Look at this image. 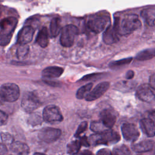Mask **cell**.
<instances>
[{"label":"cell","mask_w":155,"mask_h":155,"mask_svg":"<svg viewBox=\"0 0 155 155\" xmlns=\"http://www.w3.org/2000/svg\"><path fill=\"white\" fill-rule=\"evenodd\" d=\"M141 22L137 15H125L122 18H114L113 26L119 35H129L141 27Z\"/></svg>","instance_id":"obj_1"},{"label":"cell","mask_w":155,"mask_h":155,"mask_svg":"<svg viewBox=\"0 0 155 155\" xmlns=\"http://www.w3.org/2000/svg\"><path fill=\"white\" fill-rule=\"evenodd\" d=\"M17 24L18 19L13 16L7 17L1 20L0 37L1 46H5L10 42Z\"/></svg>","instance_id":"obj_2"},{"label":"cell","mask_w":155,"mask_h":155,"mask_svg":"<svg viewBox=\"0 0 155 155\" xmlns=\"http://www.w3.org/2000/svg\"><path fill=\"white\" fill-rule=\"evenodd\" d=\"M110 24V18L107 14L97 13L91 15L87 21V27L94 33H99Z\"/></svg>","instance_id":"obj_3"},{"label":"cell","mask_w":155,"mask_h":155,"mask_svg":"<svg viewBox=\"0 0 155 155\" xmlns=\"http://www.w3.org/2000/svg\"><path fill=\"white\" fill-rule=\"evenodd\" d=\"M120 139V137L117 132L108 129L102 133L90 136L89 140L93 145H109L119 142Z\"/></svg>","instance_id":"obj_4"},{"label":"cell","mask_w":155,"mask_h":155,"mask_svg":"<svg viewBox=\"0 0 155 155\" xmlns=\"http://www.w3.org/2000/svg\"><path fill=\"white\" fill-rule=\"evenodd\" d=\"M78 28L73 24L67 25L62 28L60 35V43L64 47H71L74 42L76 36L78 35Z\"/></svg>","instance_id":"obj_5"},{"label":"cell","mask_w":155,"mask_h":155,"mask_svg":"<svg viewBox=\"0 0 155 155\" xmlns=\"http://www.w3.org/2000/svg\"><path fill=\"white\" fill-rule=\"evenodd\" d=\"M19 88L15 84L5 83L1 87V97L5 102L16 101L19 98Z\"/></svg>","instance_id":"obj_6"},{"label":"cell","mask_w":155,"mask_h":155,"mask_svg":"<svg viewBox=\"0 0 155 155\" xmlns=\"http://www.w3.org/2000/svg\"><path fill=\"white\" fill-rule=\"evenodd\" d=\"M40 105V101L38 96L31 91L26 92L21 101V107L27 113H31Z\"/></svg>","instance_id":"obj_7"},{"label":"cell","mask_w":155,"mask_h":155,"mask_svg":"<svg viewBox=\"0 0 155 155\" xmlns=\"http://www.w3.org/2000/svg\"><path fill=\"white\" fill-rule=\"evenodd\" d=\"M42 116L44 120L48 123L59 122L63 120V116L59 108L53 105L45 107L43 110Z\"/></svg>","instance_id":"obj_8"},{"label":"cell","mask_w":155,"mask_h":155,"mask_svg":"<svg viewBox=\"0 0 155 155\" xmlns=\"http://www.w3.org/2000/svg\"><path fill=\"white\" fill-rule=\"evenodd\" d=\"M61 135V131L54 128H44L38 133L39 138L47 143H51L57 140Z\"/></svg>","instance_id":"obj_9"},{"label":"cell","mask_w":155,"mask_h":155,"mask_svg":"<svg viewBox=\"0 0 155 155\" xmlns=\"http://www.w3.org/2000/svg\"><path fill=\"white\" fill-rule=\"evenodd\" d=\"M121 131L124 138L128 141L134 142L139 137V131L136 126L133 124H124L121 127Z\"/></svg>","instance_id":"obj_10"},{"label":"cell","mask_w":155,"mask_h":155,"mask_svg":"<svg viewBox=\"0 0 155 155\" xmlns=\"http://www.w3.org/2000/svg\"><path fill=\"white\" fill-rule=\"evenodd\" d=\"M34 28L30 25L23 27L18 32L16 38V43L19 45L27 44L30 42L33 38Z\"/></svg>","instance_id":"obj_11"},{"label":"cell","mask_w":155,"mask_h":155,"mask_svg":"<svg viewBox=\"0 0 155 155\" xmlns=\"http://www.w3.org/2000/svg\"><path fill=\"white\" fill-rule=\"evenodd\" d=\"M150 85L143 84L139 87L136 91L137 97L142 101L150 103L155 100V94Z\"/></svg>","instance_id":"obj_12"},{"label":"cell","mask_w":155,"mask_h":155,"mask_svg":"<svg viewBox=\"0 0 155 155\" xmlns=\"http://www.w3.org/2000/svg\"><path fill=\"white\" fill-rule=\"evenodd\" d=\"M110 83L108 82H102L98 84L86 96L87 101H94L102 96L109 88Z\"/></svg>","instance_id":"obj_13"},{"label":"cell","mask_w":155,"mask_h":155,"mask_svg":"<svg viewBox=\"0 0 155 155\" xmlns=\"http://www.w3.org/2000/svg\"><path fill=\"white\" fill-rule=\"evenodd\" d=\"M102 122L108 128H111L116 122L117 117L114 111L111 109H104L100 114Z\"/></svg>","instance_id":"obj_14"},{"label":"cell","mask_w":155,"mask_h":155,"mask_svg":"<svg viewBox=\"0 0 155 155\" xmlns=\"http://www.w3.org/2000/svg\"><path fill=\"white\" fill-rule=\"evenodd\" d=\"M116 28L113 25H109L104 31L102 35V39L104 43L108 45L114 44L119 41V39Z\"/></svg>","instance_id":"obj_15"},{"label":"cell","mask_w":155,"mask_h":155,"mask_svg":"<svg viewBox=\"0 0 155 155\" xmlns=\"http://www.w3.org/2000/svg\"><path fill=\"white\" fill-rule=\"evenodd\" d=\"M140 127L148 137H151L155 136V123L153 119L149 118L142 119L140 122Z\"/></svg>","instance_id":"obj_16"},{"label":"cell","mask_w":155,"mask_h":155,"mask_svg":"<svg viewBox=\"0 0 155 155\" xmlns=\"http://www.w3.org/2000/svg\"><path fill=\"white\" fill-rule=\"evenodd\" d=\"M64 72L62 67L58 66H50L44 68L42 71V75L46 78H55L61 76Z\"/></svg>","instance_id":"obj_17"},{"label":"cell","mask_w":155,"mask_h":155,"mask_svg":"<svg viewBox=\"0 0 155 155\" xmlns=\"http://www.w3.org/2000/svg\"><path fill=\"white\" fill-rule=\"evenodd\" d=\"M153 147L154 142L150 140H143L132 145L133 150L137 153H144L153 150Z\"/></svg>","instance_id":"obj_18"},{"label":"cell","mask_w":155,"mask_h":155,"mask_svg":"<svg viewBox=\"0 0 155 155\" xmlns=\"http://www.w3.org/2000/svg\"><path fill=\"white\" fill-rule=\"evenodd\" d=\"M10 150L18 155H27L29 153V147L28 145L19 141L13 142L10 144Z\"/></svg>","instance_id":"obj_19"},{"label":"cell","mask_w":155,"mask_h":155,"mask_svg":"<svg viewBox=\"0 0 155 155\" xmlns=\"http://www.w3.org/2000/svg\"><path fill=\"white\" fill-rule=\"evenodd\" d=\"M48 33L45 27H42L36 38V42L42 48H45L48 45Z\"/></svg>","instance_id":"obj_20"},{"label":"cell","mask_w":155,"mask_h":155,"mask_svg":"<svg viewBox=\"0 0 155 155\" xmlns=\"http://www.w3.org/2000/svg\"><path fill=\"white\" fill-rule=\"evenodd\" d=\"M62 30L61 19L59 18H54L50 24V33L51 37L57 36Z\"/></svg>","instance_id":"obj_21"},{"label":"cell","mask_w":155,"mask_h":155,"mask_svg":"<svg viewBox=\"0 0 155 155\" xmlns=\"http://www.w3.org/2000/svg\"><path fill=\"white\" fill-rule=\"evenodd\" d=\"M155 57V48H147L139 52L135 58L138 61H147Z\"/></svg>","instance_id":"obj_22"},{"label":"cell","mask_w":155,"mask_h":155,"mask_svg":"<svg viewBox=\"0 0 155 155\" xmlns=\"http://www.w3.org/2000/svg\"><path fill=\"white\" fill-rule=\"evenodd\" d=\"M141 16L148 25L152 26L155 24V10L150 8L143 10L141 12Z\"/></svg>","instance_id":"obj_23"},{"label":"cell","mask_w":155,"mask_h":155,"mask_svg":"<svg viewBox=\"0 0 155 155\" xmlns=\"http://www.w3.org/2000/svg\"><path fill=\"white\" fill-rule=\"evenodd\" d=\"M93 87L92 83H88L81 88H79L76 92V97L79 99L85 98L88 94L91 91V89Z\"/></svg>","instance_id":"obj_24"},{"label":"cell","mask_w":155,"mask_h":155,"mask_svg":"<svg viewBox=\"0 0 155 155\" xmlns=\"http://www.w3.org/2000/svg\"><path fill=\"white\" fill-rule=\"evenodd\" d=\"M90 128L91 130L96 133H102L110 128H107L102 122V121H93L91 122L90 125Z\"/></svg>","instance_id":"obj_25"},{"label":"cell","mask_w":155,"mask_h":155,"mask_svg":"<svg viewBox=\"0 0 155 155\" xmlns=\"http://www.w3.org/2000/svg\"><path fill=\"white\" fill-rule=\"evenodd\" d=\"M82 144L79 140H73L67 145V152L70 154H74L79 152Z\"/></svg>","instance_id":"obj_26"},{"label":"cell","mask_w":155,"mask_h":155,"mask_svg":"<svg viewBox=\"0 0 155 155\" xmlns=\"http://www.w3.org/2000/svg\"><path fill=\"white\" fill-rule=\"evenodd\" d=\"M113 155H131L128 147L125 145H120L115 147L113 150Z\"/></svg>","instance_id":"obj_27"},{"label":"cell","mask_w":155,"mask_h":155,"mask_svg":"<svg viewBox=\"0 0 155 155\" xmlns=\"http://www.w3.org/2000/svg\"><path fill=\"white\" fill-rule=\"evenodd\" d=\"M29 47L27 44L19 45L16 50V56L18 59H24L28 53Z\"/></svg>","instance_id":"obj_28"},{"label":"cell","mask_w":155,"mask_h":155,"mask_svg":"<svg viewBox=\"0 0 155 155\" xmlns=\"http://www.w3.org/2000/svg\"><path fill=\"white\" fill-rule=\"evenodd\" d=\"M131 60H132V58H124V59L117 60V61H112L110 63L109 66L111 68H115V67H120V66L129 64L131 61Z\"/></svg>","instance_id":"obj_29"},{"label":"cell","mask_w":155,"mask_h":155,"mask_svg":"<svg viewBox=\"0 0 155 155\" xmlns=\"http://www.w3.org/2000/svg\"><path fill=\"white\" fill-rule=\"evenodd\" d=\"M1 137L2 141L4 144H12L13 142V137L8 133H1Z\"/></svg>","instance_id":"obj_30"},{"label":"cell","mask_w":155,"mask_h":155,"mask_svg":"<svg viewBox=\"0 0 155 155\" xmlns=\"http://www.w3.org/2000/svg\"><path fill=\"white\" fill-rule=\"evenodd\" d=\"M87 127H88L87 122L84 121V122H81L80 124V125H79V127L74 134V137H79L81 133H82L87 130Z\"/></svg>","instance_id":"obj_31"},{"label":"cell","mask_w":155,"mask_h":155,"mask_svg":"<svg viewBox=\"0 0 155 155\" xmlns=\"http://www.w3.org/2000/svg\"><path fill=\"white\" fill-rule=\"evenodd\" d=\"M29 122L32 125H36L40 124L41 122V117L37 115H33L29 118Z\"/></svg>","instance_id":"obj_32"},{"label":"cell","mask_w":155,"mask_h":155,"mask_svg":"<svg viewBox=\"0 0 155 155\" xmlns=\"http://www.w3.org/2000/svg\"><path fill=\"white\" fill-rule=\"evenodd\" d=\"M0 116H1V125H5L7 123V121L8 120L7 114L5 112L1 110Z\"/></svg>","instance_id":"obj_33"},{"label":"cell","mask_w":155,"mask_h":155,"mask_svg":"<svg viewBox=\"0 0 155 155\" xmlns=\"http://www.w3.org/2000/svg\"><path fill=\"white\" fill-rule=\"evenodd\" d=\"M101 74H102L101 73H93V74L85 75L81 79V81H88L94 78V77H98L99 76H101Z\"/></svg>","instance_id":"obj_34"},{"label":"cell","mask_w":155,"mask_h":155,"mask_svg":"<svg viewBox=\"0 0 155 155\" xmlns=\"http://www.w3.org/2000/svg\"><path fill=\"white\" fill-rule=\"evenodd\" d=\"M97 155H113V153L111 152V151L108 149L104 148L100 150L97 153Z\"/></svg>","instance_id":"obj_35"},{"label":"cell","mask_w":155,"mask_h":155,"mask_svg":"<svg viewBox=\"0 0 155 155\" xmlns=\"http://www.w3.org/2000/svg\"><path fill=\"white\" fill-rule=\"evenodd\" d=\"M79 140L82 144V146H85V147H88L90 145V142H88V139L86 136H83L81 137L79 139Z\"/></svg>","instance_id":"obj_36"},{"label":"cell","mask_w":155,"mask_h":155,"mask_svg":"<svg viewBox=\"0 0 155 155\" xmlns=\"http://www.w3.org/2000/svg\"><path fill=\"white\" fill-rule=\"evenodd\" d=\"M150 85V87L155 90V73L153 74L150 78V81H149Z\"/></svg>","instance_id":"obj_37"},{"label":"cell","mask_w":155,"mask_h":155,"mask_svg":"<svg viewBox=\"0 0 155 155\" xmlns=\"http://www.w3.org/2000/svg\"><path fill=\"white\" fill-rule=\"evenodd\" d=\"M71 155H93L92 153L90 151L88 150H84L81 152H78L76 154H71Z\"/></svg>","instance_id":"obj_38"},{"label":"cell","mask_w":155,"mask_h":155,"mask_svg":"<svg viewBox=\"0 0 155 155\" xmlns=\"http://www.w3.org/2000/svg\"><path fill=\"white\" fill-rule=\"evenodd\" d=\"M134 71L133 70H128L126 73V78L127 79H131L134 77Z\"/></svg>","instance_id":"obj_39"},{"label":"cell","mask_w":155,"mask_h":155,"mask_svg":"<svg viewBox=\"0 0 155 155\" xmlns=\"http://www.w3.org/2000/svg\"><path fill=\"white\" fill-rule=\"evenodd\" d=\"M7 153V148L5 146V144L1 143V154L3 155L4 154Z\"/></svg>","instance_id":"obj_40"},{"label":"cell","mask_w":155,"mask_h":155,"mask_svg":"<svg viewBox=\"0 0 155 155\" xmlns=\"http://www.w3.org/2000/svg\"><path fill=\"white\" fill-rule=\"evenodd\" d=\"M150 117H151V119H153V120H154V121H155V111H152V112L150 113Z\"/></svg>","instance_id":"obj_41"},{"label":"cell","mask_w":155,"mask_h":155,"mask_svg":"<svg viewBox=\"0 0 155 155\" xmlns=\"http://www.w3.org/2000/svg\"><path fill=\"white\" fill-rule=\"evenodd\" d=\"M33 155H46V154H43V153H36Z\"/></svg>","instance_id":"obj_42"}]
</instances>
